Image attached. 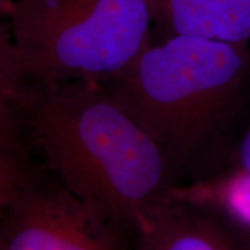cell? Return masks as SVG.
I'll return each mask as SVG.
<instances>
[{
    "instance_id": "5",
    "label": "cell",
    "mask_w": 250,
    "mask_h": 250,
    "mask_svg": "<svg viewBox=\"0 0 250 250\" xmlns=\"http://www.w3.org/2000/svg\"><path fill=\"white\" fill-rule=\"evenodd\" d=\"M136 250H250V240L208 206L168 196L137 232Z\"/></svg>"
},
{
    "instance_id": "1",
    "label": "cell",
    "mask_w": 250,
    "mask_h": 250,
    "mask_svg": "<svg viewBox=\"0 0 250 250\" xmlns=\"http://www.w3.org/2000/svg\"><path fill=\"white\" fill-rule=\"evenodd\" d=\"M1 102L62 186L124 229L138 232L175 186L161 149L101 83L2 73Z\"/></svg>"
},
{
    "instance_id": "6",
    "label": "cell",
    "mask_w": 250,
    "mask_h": 250,
    "mask_svg": "<svg viewBox=\"0 0 250 250\" xmlns=\"http://www.w3.org/2000/svg\"><path fill=\"white\" fill-rule=\"evenodd\" d=\"M155 23L170 36L248 45L250 0H147Z\"/></svg>"
},
{
    "instance_id": "3",
    "label": "cell",
    "mask_w": 250,
    "mask_h": 250,
    "mask_svg": "<svg viewBox=\"0 0 250 250\" xmlns=\"http://www.w3.org/2000/svg\"><path fill=\"white\" fill-rule=\"evenodd\" d=\"M147 0H17L1 30V67L39 81L121 73L152 43Z\"/></svg>"
},
{
    "instance_id": "8",
    "label": "cell",
    "mask_w": 250,
    "mask_h": 250,
    "mask_svg": "<svg viewBox=\"0 0 250 250\" xmlns=\"http://www.w3.org/2000/svg\"><path fill=\"white\" fill-rule=\"evenodd\" d=\"M229 168L250 171V122L237 140L228 169Z\"/></svg>"
},
{
    "instance_id": "4",
    "label": "cell",
    "mask_w": 250,
    "mask_h": 250,
    "mask_svg": "<svg viewBox=\"0 0 250 250\" xmlns=\"http://www.w3.org/2000/svg\"><path fill=\"white\" fill-rule=\"evenodd\" d=\"M125 230L29 154L1 155L0 250H129Z\"/></svg>"
},
{
    "instance_id": "7",
    "label": "cell",
    "mask_w": 250,
    "mask_h": 250,
    "mask_svg": "<svg viewBox=\"0 0 250 250\" xmlns=\"http://www.w3.org/2000/svg\"><path fill=\"white\" fill-rule=\"evenodd\" d=\"M168 196L213 208L250 240V171L229 168L208 179L176 184Z\"/></svg>"
},
{
    "instance_id": "2",
    "label": "cell",
    "mask_w": 250,
    "mask_h": 250,
    "mask_svg": "<svg viewBox=\"0 0 250 250\" xmlns=\"http://www.w3.org/2000/svg\"><path fill=\"white\" fill-rule=\"evenodd\" d=\"M103 85L161 149L175 186L227 170L250 122L248 45L170 36Z\"/></svg>"
}]
</instances>
